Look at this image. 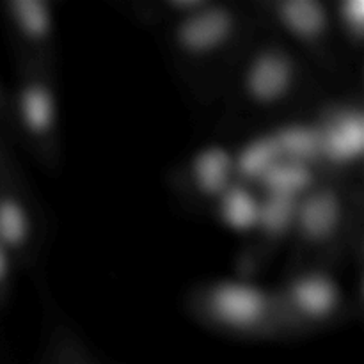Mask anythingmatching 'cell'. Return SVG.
Returning <instances> with one entry per match:
<instances>
[{
  "mask_svg": "<svg viewBox=\"0 0 364 364\" xmlns=\"http://www.w3.org/2000/svg\"><path fill=\"white\" fill-rule=\"evenodd\" d=\"M322 92L320 75L308 59L263 23L224 87L219 132L294 119L322 103Z\"/></svg>",
  "mask_w": 364,
  "mask_h": 364,
  "instance_id": "obj_1",
  "label": "cell"
},
{
  "mask_svg": "<svg viewBox=\"0 0 364 364\" xmlns=\"http://www.w3.org/2000/svg\"><path fill=\"white\" fill-rule=\"evenodd\" d=\"M262 27L255 0H201L155 32L188 95L201 105H219L231 71Z\"/></svg>",
  "mask_w": 364,
  "mask_h": 364,
  "instance_id": "obj_2",
  "label": "cell"
},
{
  "mask_svg": "<svg viewBox=\"0 0 364 364\" xmlns=\"http://www.w3.org/2000/svg\"><path fill=\"white\" fill-rule=\"evenodd\" d=\"M364 198L359 178L318 174L295 199L288 270L361 265Z\"/></svg>",
  "mask_w": 364,
  "mask_h": 364,
  "instance_id": "obj_3",
  "label": "cell"
},
{
  "mask_svg": "<svg viewBox=\"0 0 364 364\" xmlns=\"http://www.w3.org/2000/svg\"><path fill=\"white\" fill-rule=\"evenodd\" d=\"M183 309L210 333L249 343L299 340L276 287L251 277H215L192 284Z\"/></svg>",
  "mask_w": 364,
  "mask_h": 364,
  "instance_id": "obj_4",
  "label": "cell"
},
{
  "mask_svg": "<svg viewBox=\"0 0 364 364\" xmlns=\"http://www.w3.org/2000/svg\"><path fill=\"white\" fill-rule=\"evenodd\" d=\"M263 23L290 43L327 80L350 82V63L338 39L329 0H255Z\"/></svg>",
  "mask_w": 364,
  "mask_h": 364,
  "instance_id": "obj_5",
  "label": "cell"
},
{
  "mask_svg": "<svg viewBox=\"0 0 364 364\" xmlns=\"http://www.w3.org/2000/svg\"><path fill=\"white\" fill-rule=\"evenodd\" d=\"M9 134L46 169L60 162V102L57 63L18 66L9 92Z\"/></svg>",
  "mask_w": 364,
  "mask_h": 364,
  "instance_id": "obj_6",
  "label": "cell"
},
{
  "mask_svg": "<svg viewBox=\"0 0 364 364\" xmlns=\"http://www.w3.org/2000/svg\"><path fill=\"white\" fill-rule=\"evenodd\" d=\"M276 290L301 338L336 329L361 309L354 294L340 279L338 270H287L283 279L276 284Z\"/></svg>",
  "mask_w": 364,
  "mask_h": 364,
  "instance_id": "obj_7",
  "label": "cell"
},
{
  "mask_svg": "<svg viewBox=\"0 0 364 364\" xmlns=\"http://www.w3.org/2000/svg\"><path fill=\"white\" fill-rule=\"evenodd\" d=\"M48 220L41 201L14 160L0 178V245L20 269H34L45 256Z\"/></svg>",
  "mask_w": 364,
  "mask_h": 364,
  "instance_id": "obj_8",
  "label": "cell"
},
{
  "mask_svg": "<svg viewBox=\"0 0 364 364\" xmlns=\"http://www.w3.org/2000/svg\"><path fill=\"white\" fill-rule=\"evenodd\" d=\"M313 119L318 148V174L354 176L363 153V107L359 96L318 107Z\"/></svg>",
  "mask_w": 364,
  "mask_h": 364,
  "instance_id": "obj_9",
  "label": "cell"
},
{
  "mask_svg": "<svg viewBox=\"0 0 364 364\" xmlns=\"http://www.w3.org/2000/svg\"><path fill=\"white\" fill-rule=\"evenodd\" d=\"M237 180L235 149L210 142L178 162L171 171L169 185L185 206L210 213L217 199Z\"/></svg>",
  "mask_w": 364,
  "mask_h": 364,
  "instance_id": "obj_10",
  "label": "cell"
},
{
  "mask_svg": "<svg viewBox=\"0 0 364 364\" xmlns=\"http://www.w3.org/2000/svg\"><path fill=\"white\" fill-rule=\"evenodd\" d=\"M0 11L18 66L57 63V21L50 0H2Z\"/></svg>",
  "mask_w": 364,
  "mask_h": 364,
  "instance_id": "obj_11",
  "label": "cell"
},
{
  "mask_svg": "<svg viewBox=\"0 0 364 364\" xmlns=\"http://www.w3.org/2000/svg\"><path fill=\"white\" fill-rule=\"evenodd\" d=\"M294 206L295 198L262 194L258 219L249 233L244 235L245 244L238 255V276L252 279L274 258L281 245L290 242Z\"/></svg>",
  "mask_w": 364,
  "mask_h": 364,
  "instance_id": "obj_12",
  "label": "cell"
},
{
  "mask_svg": "<svg viewBox=\"0 0 364 364\" xmlns=\"http://www.w3.org/2000/svg\"><path fill=\"white\" fill-rule=\"evenodd\" d=\"M41 364H98L77 329L52 302L45 311Z\"/></svg>",
  "mask_w": 364,
  "mask_h": 364,
  "instance_id": "obj_13",
  "label": "cell"
},
{
  "mask_svg": "<svg viewBox=\"0 0 364 364\" xmlns=\"http://www.w3.org/2000/svg\"><path fill=\"white\" fill-rule=\"evenodd\" d=\"M262 208V192L245 181L237 180L213 205L210 213L230 230L245 235L252 228Z\"/></svg>",
  "mask_w": 364,
  "mask_h": 364,
  "instance_id": "obj_14",
  "label": "cell"
},
{
  "mask_svg": "<svg viewBox=\"0 0 364 364\" xmlns=\"http://www.w3.org/2000/svg\"><path fill=\"white\" fill-rule=\"evenodd\" d=\"M334 28L348 59L361 66L364 53V0H329Z\"/></svg>",
  "mask_w": 364,
  "mask_h": 364,
  "instance_id": "obj_15",
  "label": "cell"
},
{
  "mask_svg": "<svg viewBox=\"0 0 364 364\" xmlns=\"http://www.w3.org/2000/svg\"><path fill=\"white\" fill-rule=\"evenodd\" d=\"M201 0H121V6L135 20L149 28H159L174 18L194 9Z\"/></svg>",
  "mask_w": 364,
  "mask_h": 364,
  "instance_id": "obj_16",
  "label": "cell"
},
{
  "mask_svg": "<svg viewBox=\"0 0 364 364\" xmlns=\"http://www.w3.org/2000/svg\"><path fill=\"white\" fill-rule=\"evenodd\" d=\"M14 269H18L9 252L0 245V306L7 301L13 288Z\"/></svg>",
  "mask_w": 364,
  "mask_h": 364,
  "instance_id": "obj_17",
  "label": "cell"
},
{
  "mask_svg": "<svg viewBox=\"0 0 364 364\" xmlns=\"http://www.w3.org/2000/svg\"><path fill=\"white\" fill-rule=\"evenodd\" d=\"M7 132H9V92L0 82V134L6 135Z\"/></svg>",
  "mask_w": 364,
  "mask_h": 364,
  "instance_id": "obj_18",
  "label": "cell"
},
{
  "mask_svg": "<svg viewBox=\"0 0 364 364\" xmlns=\"http://www.w3.org/2000/svg\"><path fill=\"white\" fill-rule=\"evenodd\" d=\"M13 162H14V159H13V155L9 153V149H7L6 139H4V135L0 134V178L4 176V173L9 169V166Z\"/></svg>",
  "mask_w": 364,
  "mask_h": 364,
  "instance_id": "obj_19",
  "label": "cell"
}]
</instances>
